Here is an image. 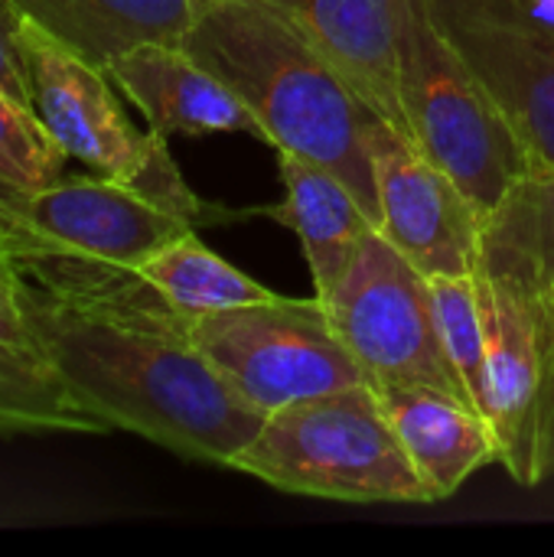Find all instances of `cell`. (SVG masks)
Instances as JSON below:
<instances>
[{"label":"cell","instance_id":"6da1fadb","mask_svg":"<svg viewBox=\"0 0 554 557\" xmlns=\"http://www.w3.org/2000/svg\"><path fill=\"white\" fill-rule=\"evenodd\" d=\"M13 261L39 356L85 411L202 463L232 467L251 444L268 414L225 382L196 349L189 317L137 271L59 255Z\"/></svg>","mask_w":554,"mask_h":557},{"label":"cell","instance_id":"7a4b0ae2","mask_svg":"<svg viewBox=\"0 0 554 557\" xmlns=\"http://www.w3.org/2000/svg\"><path fill=\"white\" fill-rule=\"evenodd\" d=\"M183 49L258 117L274 150L333 170L379 225L372 111L274 0H196Z\"/></svg>","mask_w":554,"mask_h":557},{"label":"cell","instance_id":"3957f363","mask_svg":"<svg viewBox=\"0 0 554 557\" xmlns=\"http://www.w3.org/2000/svg\"><path fill=\"white\" fill-rule=\"evenodd\" d=\"M232 470L294 496L336 503H434L369 382L284 405Z\"/></svg>","mask_w":554,"mask_h":557},{"label":"cell","instance_id":"277c9868","mask_svg":"<svg viewBox=\"0 0 554 557\" xmlns=\"http://www.w3.org/2000/svg\"><path fill=\"white\" fill-rule=\"evenodd\" d=\"M473 284L487 339V421L519 486L554 476V294L480 235Z\"/></svg>","mask_w":554,"mask_h":557},{"label":"cell","instance_id":"5b68a950","mask_svg":"<svg viewBox=\"0 0 554 557\" xmlns=\"http://www.w3.org/2000/svg\"><path fill=\"white\" fill-rule=\"evenodd\" d=\"M20 55L33 95V111L52 140L101 176L147 193L193 228L212 222V209L196 199L176 170L167 137L137 131L124 114L104 69L69 49L36 20H20Z\"/></svg>","mask_w":554,"mask_h":557},{"label":"cell","instance_id":"8992f818","mask_svg":"<svg viewBox=\"0 0 554 557\" xmlns=\"http://www.w3.org/2000/svg\"><path fill=\"white\" fill-rule=\"evenodd\" d=\"M398 55L411 140L464 189L480 215H490L532 173L516 131L434 29L421 0H408Z\"/></svg>","mask_w":554,"mask_h":557},{"label":"cell","instance_id":"52a82bcc","mask_svg":"<svg viewBox=\"0 0 554 557\" xmlns=\"http://www.w3.org/2000/svg\"><path fill=\"white\" fill-rule=\"evenodd\" d=\"M189 336L261 414L369 382L336 336L317 294L310 300L278 294L271 300L189 317Z\"/></svg>","mask_w":554,"mask_h":557},{"label":"cell","instance_id":"ba28073f","mask_svg":"<svg viewBox=\"0 0 554 557\" xmlns=\"http://www.w3.org/2000/svg\"><path fill=\"white\" fill-rule=\"evenodd\" d=\"M330 323L369 385L411 382L470 401L438 330L428 274H421L379 228H372L340 284L320 297Z\"/></svg>","mask_w":554,"mask_h":557},{"label":"cell","instance_id":"9c48e42d","mask_svg":"<svg viewBox=\"0 0 554 557\" xmlns=\"http://www.w3.org/2000/svg\"><path fill=\"white\" fill-rule=\"evenodd\" d=\"M421 3L516 131L532 173H554V0Z\"/></svg>","mask_w":554,"mask_h":557},{"label":"cell","instance_id":"30bf717a","mask_svg":"<svg viewBox=\"0 0 554 557\" xmlns=\"http://www.w3.org/2000/svg\"><path fill=\"white\" fill-rule=\"evenodd\" d=\"M196 232L131 183L91 173L0 199V242L10 255H59L137 271L173 238Z\"/></svg>","mask_w":554,"mask_h":557},{"label":"cell","instance_id":"8fae6325","mask_svg":"<svg viewBox=\"0 0 554 557\" xmlns=\"http://www.w3.org/2000/svg\"><path fill=\"white\" fill-rule=\"evenodd\" d=\"M369 150L379 189V232L428 277L473 274L483 215L415 140L372 114Z\"/></svg>","mask_w":554,"mask_h":557},{"label":"cell","instance_id":"7c38bea8","mask_svg":"<svg viewBox=\"0 0 554 557\" xmlns=\"http://www.w3.org/2000/svg\"><path fill=\"white\" fill-rule=\"evenodd\" d=\"M320 46L359 101L411 140L402 104V26L408 0H274Z\"/></svg>","mask_w":554,"mask_h":557},{"label":"cell","instance_id":"4fadbf2b","mask_svg":"<svg viewBox=\"0 0 554 557\" xmlns=\"http://www.w3.org/2000/svg\"><path fill=\"white\" fill-rule=\"evenodd\" d=\"M114 88H121L137 111L147 117V127L170 134H251L268 144L264 127L251 108L206 65H199L183 46L144 42L121 52L108 69Z\"/></svg>","mask_w":554,"mask_h":557},{"label":"cell","instance_id":"5bb4252c","mask_svg":"<svg viewBox=\"0 0 554 557\" xmlns=\"http://www.w3.org/2000/svg\"><path fill=\"white\" fill-rule=\"evenodd\" d=\"M372 388L434 503L454 496L477 470L500 460L493 424L473 401L411 382Z\"/></svg>","mask_w":554,"mask_h":557},{"label":"cell","instance_id":"9a60e30c","mask_svg":"<svg viewBox=\"0 0 554 557\" xmlns=\"http://www.w3.org/2000/svg\"><path fill=\"white\" fill-rule=\"evenodd\" d=\"M278 163L284 202L271 206L268 212L297 232L310 264L313 294L327 297L346 274L362 238L379 225L333 170L287 150H278Z\"/></svg>","mask_w":554,"mask_h":557},{"label":"cell","instance_id":"2e32d148","mask_svg":"<svg viewBox=\"0 0 554 557\" xmlns=\"http://www.w3.org/2000/svg\"><path fill=\"white\" fill-rule=\"evenodd\" d=\"M16 10L69 49L108 69L144 42L183 46L196 0H13Z\"/></svg>","mask_w":554,"mask_h":557},{"label":"cell","instance_id":"e0dca14e","mask_svg":"<svg viewBox=\"0 0 554 557\" xmlns=\"http://www.w3.org/2000/svg\"><path fill=\"white\" fill-rule=\"evenodd\" d=\"M137 274L186 317L219 313V310L278 297L274 290L251 281L245 271L209 251L196 238V232H186L170 245H163L137 268Z\"/></svg>","mask_w":554,"mask_h":557},{"label":"cell","instance_id":"ac0fdd59","mask_svg":"<svg viewBox=\"0 0 554 557\" xmlns=\"http://www.w3.org/2000/svg\"><path fill=\"white\" fill-rule=\"evenodd\" d=\"M108 431L111 428L85 411L39 359L0 346V437Z\"/></svg>","mask_w":554,"mask_h":557},{"label":"cell","instance_id":"d6986e66","mask_svg":"<svg viewBox=\"0 0 554 557\" xmlns=\"http://www.w3.org/2000/svg\"><path fill=\"white\" fill-rule=\"evenodd\" d=\"M428 284L434 297L444 352L457 379L464 382L470 401L487 414V339H483V317H480L473 274H460V277L434 274L428 277Z\"/></svg>","mask_w":554,"mask_h":557},{"label":"cell","instance_id":"ffe728a7","mask_svg":"<svg viewBox=\"0 0 554 557\" xmlns=\"http://www.w3.org/2000/svg\"><path fill=\"white\" fill-rule=\"evenodd\" d=\"M69 153L52 140L36 111L0 91V189L36 193L62 180Z\"/></svg>","mask_w":554,"mask_h":557},{"label":"cell","instance_id":"44dd1931","mask_svg":"<svg viewBox=\"0 0 554 557\" xmlns=\"http://www.w3.org/2000/svg\"><path fill=\"white\" fill-rule=\"evenodd\" d=\"M0 346H10L42 362L33 330L26 323V313H23V304H20V268L3 242H0Z\"/></svg>","mask_w":554,"mask_h":557},{"label":"cell","instance_id":"7402d4cb","mask_svg":"<svg viewBox=\"0 0 554 557\" xmlns=\"http://www.w3.org/2000/svg\"><path fill=\"white\" fill-rule=\"evenodd\" d=\"M20 20L23 13L16 10L13 0H0V91H7L13 101L33 111V95L20 55Z\"/></svg>","mask_w":554,"mask_h":557},{"label":"cell","instance_id":"603a6c76","mask_svg":"<svg viewBox=\"0 0 554 557\" xmlns=\"http://www.w3.org/2000/svg\"><path fill=\"white\" fill-rule=\"evenodd\" d=\"M3 196H7V193H3V189H0V199H3Z\"/></svg>","mask_w":554,"mask_h":557}]
</instances>
